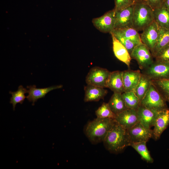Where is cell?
Wrapping results in <instances>:
<instances>
[{
  "label": "cell",
  "instance_id": "obj_1",
  "mask_svg": "<svg viewBox=\"0 0 169 169\" xmlns=\"http://www.w3.org/2000/svg\"><path fill=\"white\" fill-rule=\"evenodd\" d=\"M103 142L106 149L114 153L122 152L131 145L127 129L116 121Z\"/></svg>",
  "mask_w": 169,
  "mask_h": 169
},
{
  "label": "cell",
  "instance_id": "obj_2",
  "mask_svg": "<svg viewBox=\"0 0 169 169\" xmlns=\"http://www.w3.org/2000/svg\"><path fill=\"white\" fill-rule=\"evenodd\" d=\"M115 122L114 119L97 117L88 123L85 129V133L92 143L103 142Z\"/></svg>",
  "mask_w": 169,
  "mask_h": 169
},
{
  "label": "cell",
  "instance_id": "obj_3",
  "mask_svg": "<svg viewBox=\"0 0 169 169\" xmlns=\"http://www.w3.org/2000/svg\"><path fill=\"white\" fill-rule=\"evenodd\" d=\"M154 21L153 10L143 2L134 5L133 27L137 31L143 30Z\"/></svg>",
  "mask_w": 169,
  "mask_h": 169
},
{
  "label": "cell",
  "instance_id": "obj_4",
  "mask_svg": "<svg viewBox=\"0 0 169 169\" xmlns=\"http://www.w3.org/2000/svg\"><path fill=\"white\" fill-rule=\"evenodd\" d=\"M165 100L152 82L141 101L140 105L151 110L159 111L166 108Z\"/></svg>",
  "mask_w": 169,
  "mask_h": 169
},
{
  "label": "cell",
  "instance_id": "obj_5",
  "mask_svg": "<svg viewBox=\"0 0 169 169\" xmlns=\"http://www.w3.org/2000/svg\"><path fill=\"white\" fill-rule=\"evenodd\" d=\"M110 73L105 68L99 67H93L90 70L86 77V83L87 84L104 88H107Z\"/></svg>",
  "mask_w": 169,
  "mask_h": 169
},
{
  "label": "cell",
  "instance_id": "obj_6",
  "mask_svg": "<svg viewBox=\"0 0 169 169\" xmlns=\"http://www.w3.org/2000/svg\"><path fill=\"white\" fill-rule=\"evenodd\" d=\"M150 51L142 43L136 45L131 54V59L137 61L141 69H146L154 62L153 57Z\"/></svg>",
  "mask_w": 169,
  "mask_h": 169
},
{
  "label": "cell",
  "instance_id": "obj_7",
  "mask_svg": "<svg viewBox=\"0 0 169 169\" xmlns=\"http://www.w3.org/2000/svg\"><path fill=\"white\" fill-rule=\"evenodd\" d=\"M95 27L103 33H110L115 29V23L114 9L108 11L102 16L92 20Z\"/></svg>",
  "mask_w": 169,
  "mask_h": 169
},
{
  "label": "cell",
  "instance_id": "obj_8",
  "mask_svg": "<svg viewBox=\"0 0 169 169\" xmlns=\"http://www.w3.org/2000/svg\"><path fill=\"white\" fill-rule=\"evenodd\" d=\"M144 74L151 80L169 79V63L156 61L145 69Z\"/></svg>",
  "mask_w": 169,
  "mask_h": 169
},
{
  "label": "cell",
  "instance_id": "obj_9",
  "mask_svg": "<svg viewBox=\"0 0 169 169\" xmlns=\"http://www.w3.org/2000/svg\"><path fill=\"white\" fill-rule=\"evenodd\" d=\"M140 35L141 41L152 52L157 42L159 34V27L154 21L143 30Z\"/></svg>",
  "mask_w": 169,
  "mask_h": 169
},
{
  "label": "cell",
  "instance_id": "obj_10",
  "mask_svg": "<svg viewBox=\"0 0 169 169\" xmlns=\"http://www.w3.org/2000/svg\"><path fill=\"white\" fill-rule=\"evenodd\" d=\"M134 5L120 10L115 11V23L114 29L133 27Z\"/></svg>",
  "mask_w": 169,
  "mask_h": 169
},
{
  "label": "cell",
  "instance_id": "obj_11",
  "mask_svg": "<svg viewBox=\"0 0 169 169\" xmlns=\"http://www.w3.org/2000/svg\"><path fill=\"white\" fill-rule=\"evenodd\" d=\"M127 130L131 144L143 141L147 142L152 137V130L146 128L139 122Z\"/></svg>",
  "mask_w": 169,
  "mask_h": 169
},
{
  "label": "cell",
  "instance_id": "obj_12",
  "mask_svg": "<svg viewBox=\"0 0 169 169\" xmlns=\"http://www.w3.org/2000/svg\"><path fill=\"white\" fill-rule=\"evenodd\" d=\"M169 125V109L167 108L158 111L152 130V137L157 140Z\"/></svg>",
  "mask_w": 169,
  "mask_h": 169
},
{
  "label": "cell",
  "instance_id": "obj_13",
  "mask_svg": "<svg viewBox=\"0 0 169 169\" xmlns=\"http://www.w3.org/2000/svg\"><path fill=\"white\" fill-rule=\"evenodd\" d=\"M115 121L126 129L139 122L137 110L127 109L116 115Z\"/></svg>",
  "mask_w": 169,
  "mask_h": 169
},
{
  "label": "cell",
  "instance_id": "obj_14",
  "mask_svg": "<svg viewBox=\"0 0 169 169\" xmlns=\"http://www.w3.org/2000/svg\"><path fill=\"white\" fill-rule=\"evenodd\" d=\"M141 74L139 70H128L122 71L124 92L134 91L139 82Z\"/></svg>",
  "mask_w": 169,
  "mask_h": 169
},
{
  "label": "cell",
  "instance_id": "obj_15",
  "mask_svg": "<svg viewBox=\"0 0 169 169\" xmlns=\"http://www.w3.org/2000/svg\"><path fill=\"white\" fill-rule=\"evenodd\" d=\"M158 111L140 105L137 110L139 122L146 128L151 129L153 126Z\"/></svg>",
  "mask_w": 169,
  "mask_h": 169
},
{
  "label": "cell",
  "instance_id": "obj_16",
  "mask_svg": "<svg viewBox=\"0 0 169 169\" xmlns=\"http://www.w3.org/2000/svg\"><path fill=\"white\" fill-rule=\"evenodd\" d=\"M62 85H55L43 88H37L35 85L27 86L28 95L26 98L28 101L32 102V105L38 99L44 98L49 92L62 88Z\"/></svg>",
  "mask_w": 169,
  "mask_h": 169
},
{
  "label": "cell",
  "instance_id": "obj_17",
  "mask_svg": "<svg viewBox=\"0 0 169 169\" xmlns=\"http://www.w3.org/2000/svg\"><path fill=\"white\" fill-rule=\"evenodd\" d=\"M113 49L115 56L119 60L130 67L131 60V55L125 47L112 33Z\"/></svg>",
  "mask_w": 169,
  "mask_h": 169
},
{
  "label": "cell",
  "instance_id": "obj_18",
  "mask_svg": "<svg viewBox=\"0 0 169 169\" xmlns=\"http://www.w3.org/2000/svg\"><path fill=\"white\" fill-rule=\"evenodd\" d=\"M84 90L85 102L98 101L103 99L108 92L104 88L90 84L84 87Z\"/></svg>",
  "mask_w": 169,
  "mask_h": 169
},
{
  "label": "cell",
  "instance_id": "obj_19",
  "mask_svg": "<svg viewBox=\"0 0 169 169\" xmlns=\"http://www.w3.org/2000/svg\"><path fill=\"white\" fill-rule=\"evenodd\" d=\"M122 71H115L111 72L107 85V88L114 92L122 93L124 89L122 78Z\"/></svg>",
  "mask_w": 169,
  "mask_h": 169
},
{
  "label": "cell",
  "instance_id": "obj_20",
  "mask_svg": "<svg viewBox=\"0 0 169 169\" xmlns=\"http://www.w3.org/2000/svg\"><path fill=\"white\" fill-rule=\"evenodd\" d=\"M153 16L159 27L169 28V10L163 4L153 10Z\"/></svg>",
  "mask_w": 169,
  "mask_h": 169
},
{
  "label": "cell",
  "instance_id": "obj_21",
  "mask_svg": "<svg viewBox=\"0 0 169 169\" xmlns=\"http://www.w3.org/2000/svg\"><path fill=\"white\" fill-rule=\"evenodd\" d=\"M108 104L111 110L115 115L128 109L122 93H120L114 92Z\"/></svg>",
  "mask_w": 169,
  "mask_h": 169
},
{
  "label": "cell",
  "instance_id": "obj_22",
  "mask_svg": "<svg viewBox=\"0 0 169 169\" xmlns=\"http://www.w3.org/2000/svg\"><path fill=\"white\" fill-rule=\"evenodd\" d=\"M169 44V28L159 27V34L157 43L151 54L153 57Z\"/></svg>",
  "mask_w": 169,
  "mask_h": 169
},
{
  "label": "cell",
  "instance_id": "obj_23",
  "mask_svg": "<svg viewBox=\"0 0 169 169\" xmlns=\"http://www.w3.org/2000/svg\"><path fill=\"white\" fill-rule=\"evenodd\" d=\"M152 83L151 79L144 74H141L139 82L134 91L140 102L148 91Z\"/></svg>",
  "mask_w": 169,
  "mask_h": 169
},
{
  "label": "cell",
  "instance_id": "obj_24",
  "mask_svg": "<svg viewBox=\"0 0 169 169\" xmlns=\"http://www.w3.org/2000/svg\"><path fill=\"white\" fill-rule=\"evenodd\" d=\"M113 30L130 39L136 45L142 43L138 31L133 27L114 29Z\"/></svg>",
  "mask_w": 169,
  "mask_h": 169
},
{
  "label": "cell",
  "instance_id": "obj_25",
  "mask_svg": "<svg viewBox=\"0 0 169 169\" xmlns=\"http://www.w3.org/2000/svg\"><path fill=\"white\" fill-rule=\"evenodd\" d=\"M146 143L143 141L132 143L130 146L139 154L143 160L148 163H152L154 160L147 147Z\"/></svg>",
  "mask_w": 169,
  "mask_h": 169
},
{
  "label": "cell",
  "instance_id": "obj_26",
  "mask_svg": "<svg viewBox=\"0 0 169 169\" xmlns=\"http://www.w3.org/2000/svg\"><path fill=\"white\" fill-rule=\"evenodd\" d=\"M122 95L128 109L137 110L140 105V101L134 91L124 92Z\"/></svg>",
  "mask_w": 169,
  "mask_h": 169
},
{
  "label": "cell",
  "instance_id": "obj_27",
  "mask_svg": "<svg viewBox=\"0 0 169 169\" xmlns=\"http://www.w3.org/2000/svg\"><path fill=\"white\" fill-rule=\"evenodd\" d=\"M27 93V90L23 86L20 85L18 90L15 92H9L12 96L10 99V103L13 105V110H14L16 105L18 103L22 104L26 96L25 94Z\"/></svg>",
  "mask_w": 169,
  "mask_h": 169
},
{
  "label": "cell",
  "instance_id": "obj_28",
  "mask_svg": "<svg viewBox=\"0 0 169 169\" xmlns=\"http://www.w3.org/2000/svg\"><path fill=\"white\" fill-rule=\"evenodd\" d=\"M166 101L169 103V79L152 80Z\"/></svg>",
  "mask_w": 169,
  "mask_h": 169
},
{
  "label": "cell",
  "instance_id": "obj_29",
  "mask_svg": "<svg viewBox=\"0 0 169 169\" xmlns=\"http://www.w3.org/2000/svg\"><path fill=\"white\" fill-rule=\"evenodd\" d=\"M97 117L115 119L116 115L111 110L108 103H103L95 111Z\"/></svg>",
  "mask_w": 169,
  "mask_h": 169
},
{
  "label": "cell",
  "instance_id": "obj_30",
  "mask_svg": "<svg viewBox=\"0 0 169 169\" xmlns=\"http://www.w3.org/2000/svg\"><path fill=\"white\" fill-rule=\"evenodd\" d=\"M112 33L126 49L130 54L136 47V44L130 39L126 38L119 33L113 30L110 33Z\"/></svg>",
  "mask_w": 169,
  "mask_h": 169
},
{
  "label": "cell",
  "instance_id": "obj_31",
  "mask_svg": "<svg viewBox=\"0 0 169 169\" xmlns=\"http://www.w3.org/2000/svg\"><path fill=\"white\" fill-rule=\"evenodd\" d=\"M115 11L120 10L135 4L136 0H114Z\"/></svg>",
  "mask_w": 169,
  "mask_h": 169
},
{
  "label": "cell",
  "instance_id": "obj_32",
  "mask_svg": "<svg viewBox=\"0 0 169 169\" xmlns=\"http://www.w3.org/2000/svg\"><path fill=\"white\" fill-rule=\"evenodd\" d=\"M155 58L156 61L169 63V44L159 52Z\"/></svg>",
  "mask_w": 169,
  "mask_h": 169
},
{
  "label": "cell",
  "instance_id": "obj_33",
  "mask_svg": "<svg viewBox=\"0 0 169 169\" xmlns=\"http://www.w3.org/2000/svg\"><path fill=\"white\" fill-rule=\"evenodd\" d=\"M164 1V0H144L143 2L154 10L161 6Z\"/></svg>",
  "mask_w": 169,
  "mask_h": 169
},
{
  "label": "cell",
  "instance_id": "obj_34",
  "mask_svg": "<svg viewBox=\"0 0 169 169\" xmlns=\"http://www.w3.org/2000/svg\"><path fill=\"white\" fill-rule=\"evenodd\" d=\"M163 5L169 10V0H164Z\"/></svg>",
  "mask_w": 169,
  "mask_h": 169
},
{
  "label": "cell",
  "instance_id": "obj_35",
  "mask_svg": "<svg viewBox=\"0 0 169 169\" xmlns=\"http://www.w3.org/2000/svg\"><path fill=\"white\" fill-rule=\"evenodd\" d=\"M144 0H136V2H143Z\"/></svg>",
  "mask_w": 169,
  "mask_h": 169
}]
</instances>
